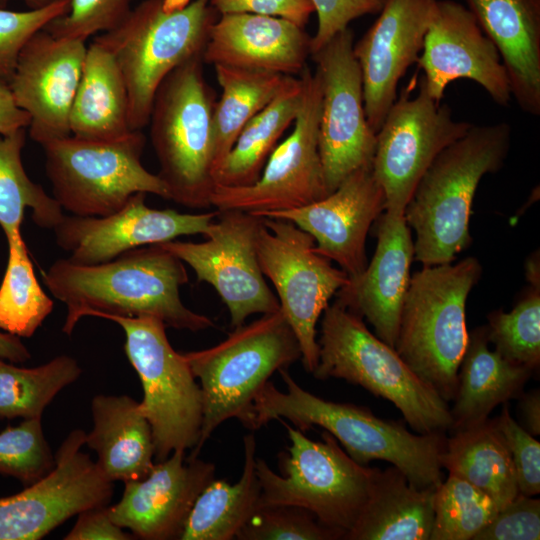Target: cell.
Masks as SVG:
<instances>
[{"label": "cell", "instance_id": "obj_1", "mask_svg": "<svg viewBox=\"0 0 540 540\" xmlns=\"http://www.w3.org/2000/svg\"><path fill=\"white\" fill-rule=\"evenodd\" d=\"M43 278L51 294L66 305L62 331L67 335L84 316L153 317L166 327L194 332L215 326L183 304L180 288L188 282L186 268L160 244L95 265L59 259Z\"/></svg>", "mask_w": 540, "mask_h": 540}, {"label": "cell", "instance_id": "obj_2", "mask_svg": "<svg viewBox=\"0 0 540 540\" xmlns=\"http://www.w3.org/2000/svg\"><path fill=\"white\" fill-rule=\"evenodd\" d=\"M279 373L286 391L267 381L257 392L246 428L257 430L271 420L285 418L305 432L324 428L357 463L384 460L398 468L415 486L437 488L443 481L439 457L444 433H411L404 425L375 416L368 408L332 402L300 387L287 369Z\"/></svg>", "mask_w": 540, "mask_h": 540}, {"label": "cell", "instance_id": "obj_3", "mask_svg": "<svg viewBox=\"0 0 540 540\" xmlns=\"http://www.w3.org/2000/svg\"><path fill=\"white\" fill-rule=\"evenodd\" d=\"M506 122L472 125L425 171L404 209L415 231L414 259L423 266L451 263L472 241L469 222L477 187L499 171L511 145Z\"/></svg>", "mask_w": 540, "mask_h": 540}, {"label": "cell", "instance_id": "obj_4", "mask_svg": "<svg viewBox=\"0 0 540 540\" xmlns=\"http://www.w3.org/2000/svg\"><path fill=\"white\" fill-rule=\"evenodd\" d=\"M481 275L472 256L423 266L411 276L403 301L395 350L446 402L455 396L468 343L467 298Z\"/></svg>", "mask_w": 540, "mask_h": 540}, {"label": "cell", "instance_id": "obj_5", "mask_svg": "<svg viewBox=\"0 0 540 540\" xmlns=\"http://www.w3.org/2000/svg\"><path fill=\"white\" fill-rule=\"evenodd\" d=\"M315 378H339L382 397L417 433H444L452 426L448 402L419 378L395 348L366 327L339 301L322 313Z\"/></svg>", "mask_w": 540, "mask_h": 540}, {"label": "cell", "instance_id": "obj_6", "mask_svg": "<svg viewBox=\"0 0 540 540\" xmlns=\"http://www.w3.org/2000/svg\"><path fill=\"white\" fill-rule=\"evenodd\" d=\"M183 355L200 381L203 397L201 436L189 457L197 458L224 421L236 418L246 426L257 392L275 371L300 360L301 350L279 309L234 328L215 346Z\"/></svg>", "mask_w": 540, "mask_h": 540}, {"label": "cell", "instance_id": "obj_7", "mask_svg": "<svg viewBox=\"0 0 540 540\" xmlns=\"http://www.w3.org/2000/svg\"><path fill=\"white\" fill-rule=\"evenodd\" d=\"M202 55L171 71L154 96L148 124L169 200L209 208L213 178L215 96L203 74Z\"/></svg>", "mask_w": 540, "mask_h": 540}, {"label": "cell", "instance_id": "obj_8", "mask_svg": "<svg viewBox=\"0 0 540 540\" xmlns=\"http://www.w3.org/2000/svg\"><path fill=\"white\" fill-rule=\"evenodd\" d=\"M218 13L209 0H193L167 12L163 0H144L111 31L96 36L114 54L129 99V125H148L156 91L165 77L203 54Z\"/></svg>", "mask_w": 540, "mask_h": 540}, {"label": "cell", "instance_id": "obj_9", "mask_svg": "<svg viewBox=\"0 0 540 540\" xmlns=\"http://www.w3.org/2000/svg\"><path fill=\"white\" fill-rule=\"evenodd\" d=\"M277 420L287 430L291 445L288 453L279 457L282 475L256 458L259 507H302L344 539L368 499L377 468L355 462L327 431L321 441H314L282 419Z\"/></svg>", "mask_w": 540, "mask_h": 540}, {"label": "cell", "instance_id": "obj_10", "mask_svg": "<svg viewBox=\"0 0 540 540\" xmlns=\"http://www.w3.org/2000/svg\"><path fill=\"white\" fill-rule=\"evenodd\" d=\"M41 146L53 197L73 215L112 214L140 192L169 200L166 184L141 162L145 146L141 130L111 140L70 135Z\"/></svg>", "mask_w": 540, "mask_h": 540}, {"label": "cell", "instance_id": "obj_11", "mask_svg": "<svg viewBox=\"0 0 540 540\" xmlns=\"http://www.w3.org/2000/svg\"><path fill=\"white\" fill-rule=\"evenodd\" d=\"M125 333V354L144 396L140 409L150 423L155 462L175 450L194 449L201 436L203 397L185 357L176 352L166 325L153 317L107 316Z\"/></svg>", "mask_w": 540, "mask_h": 540}, {"label": "cell", "instance_id": "obj_12", "mask_svg": "<svg viewBox=\"0 0 540 540\" xmlns=\"http://www.w3.org/2000/svg\"><path fill=\"white\" fill-rule=\"evenodd\" d=\"M315 246L314 238L294 223L263 216L257 244L259 265L277 292L280 309L298 340L300 360L310 373L319 359L317 322L349 280Z\"/></svg>", "mask_w": 540, "mask_h": 540}, {"label": "cell", "instance_id": "obj_13", "mask_svg": "<svg viewBox=\"0 0 540 540\" xmlns=\"http://www.w3.org/2000/svg\"><path fill=\"white\" fill-rule=\"evenodd\" d=\"M299 77L303 93L293 131L274 148L254 184L215 186L211 206L217 210L263 216L304 207L328 195L319 153L321 80L307 65Z\"/></svg>", "mask_w": 540, "mask_h": 540}, {"label": "cell", "instance_id": "obj_14", "mask_svg": "<svg viewBox=\"0 0 540 540\" xmlns=\"http://www.w3.org/2000/svg\"><path fill=\"white\" fill-rule=\"evenodd\" d=\"M263 216L248 212L219 211L203 242L160 243L187 263L197 280L210 284L228 308L231 326L244 324L252 314L280 309L277 296L265 281L257 254Z\"/></svg>", "mask_w": 540, "mask_h": 540}, {"label": "cell", "instance_id": "obj_15", "mask_svg": "<svg viewBox=\"0 0 540 540\" xmlns=\"http://www.w3.org/2000/svg\"><path fill=\"white\" fill-rule=\"evenodd\" d=\"M472 125L455 120L451 108L432 98L421 79L414 98L404 90L376 133L372 170L385 194V211L404 212L433 160Z\"/></svg>", "mask_w": 540, "mask_h": 540}, {"label": "cell", "instance_id": "obj_16", "mask_svg": "<svg viewBox=\"0 0 540 540\" xmlns=\"http://www.w3.org/2000/svg\"><path fill=\"white\" fill-rule=\"evenodd\" d=\"M348 27L311 54L321 80L319 153L331 194L351 173L372 165L376 133L364 109L362 74Z\"/></svg>", "mask_w": 540, "mask_h": 540}, {"label": "cell", "instance_id": "obj_17", "mask_svg": "<svg viewBox=\"0 0 540 540\" xmlns=\"http://www.w3.org/2000/svg\"><path fill=\"white\" fill-rule=\"evenodd\" d=\"M86 433H69L55 454L54 468L18 494L0 498V540H38L80 512L106 506L112 481L81 451Z\"/></svg>", "mask_w": 540, "mask_h": 540}, {"label": "cell", "instance_id": "obj_18", "mask_svg": "<svg viewBox=\"0 0 540 540\" xmlns=\"http://www.w3.org/2000/svg\"><path fill=\"white\" fill-rule=\"evenodd\" d=\"M417 63L423 71L421 81L438 102L457 79L473 80L498 105L506 106L512 98L496 45L459 2L437 0Z\"/></svg>", "mask_w": 540, "mask_h": 540}, {"label": "cell", "instance_id": "obj_19", "mask_svg": "<svg viewBox=\"0 0 540 540\" xmlns=\"http://www.w3.org/2000/svg\"><path fill=\"white\" fill-rule=\"evenodd\" d=\"M145 197L146 193H136L106 216H64L53 229L58 246L75 264H101L139 247L203 235L218 214L217 209L201 214L153 209Z\"/></svg>", "mask_w": 540, "mask_h": 540}, {"label": "cell", "instance_id": "obj_20", "mask_svg": "<svg viewBox=\"0 0 540 540\" xmlns=\"http://www.w3.org/2000/svg\"><path fill=\"white\" fill-rule=\"evenodd\" d=\"M86 51L85 40L56 38L42 29L20 52L8 86L30 117L29 135L35 142L71 135L69 114Z\"/></svg>", "mask_w": 540, "mask_h": 540}, {"label": "cell", "instance_id": "obj_21", "mask_svg": "<svg viewBox=\"0 0 540 540\" xmlns=\"http://www.w3.org/2000/svg\"><path fill=\"white\" fill-rule=\"evenodd\" d=\"M436 2L384 0L376 21L353 46L366 118L375 133L397 99L400 79L419 58Z\"/></svg>", "mask_w": 540, "mask_h": 540}, {"label": "cell", "instance_id": "obj_22", "mask_svg": "<svg viewBox=\"0 0 540 540\" xmlns=\"http://www.w3.org/2000/svg\"><path fill=\"white\" fill-rule=\"evenodd\" d=\"M385 208L384 191L372 165H368L351 173L321 200L263 216L288 220L310 234L316 250L351 278L361 274L368 264L367 234Z\"/></svg>", "mask_w": 540, "mask_h": 540}, {"label": "cell", "instance_id": "obj_23", "mask_svg": "<svg viewBox=\"0 0 540 540\" xmlns=\"http://www.w3.org/2000/svg\"><path fill=\"white\" fill-rule=\"evenodd\" d=\"M214 478L213 463L175 450L145 478L125 482L121 499L108 506L109 516L135 538L180 539L197 497Z\"/></svg>", "mask_w": 540, "mask_h": 540}, {"label": "cell", "instance_id": "obj_24", "mask_svg": "<svg viewBox=\"0 0 540 540\" xmlns=\"http://www.w3.org/2000/svg\"><path fill=\"white\" fill-rule=\"evenodd\" d=\"M377 245L365 270L337 293L336 300L374 328L395 348L400 314L410 282L414 241L404 212L384 211L378 218Z\"/></svg>", "mask_w": 540, "mask_h": 540}, {"label": "cell", "instance_id": "obj_25", "mask_svg": "<svg viewBox=\"0 0 540 540\" xmlns=\"http://www.w3.org/2000/svg\"><path fill=\"white\" fill-rule=\"evenodd\" d=\"M303 27L274 16L223 14L211 27L202 59L212 65L299 75L311 56Z\"/></svg>", "mask_w": 540, "mask_h": 540}, {"label": "cell", "instance_id": "obj_26", "mask_svg": "<svg viewBox=\"0 0 540 540\" xmlns=\"http://www.w3.org/2000/svg\"><path fill=\"white\" fill-rule=\"evenodd\" d=\"M496 45L511 94L524 112L540 115V0H466Z\"/></svg>", "mask_w": 540, "mask_h": 540}, {"label": "cell", "instance_id": "obj_27", "mask_svg": "<svg viewBox=\"0 0 540 540\" xmlns=\"http://www.w3.org/2000/svg\"><path fill=\"white\" fill-rule=\"evenodd\" d=\"M93 427L85 444L97 454L96 464L110 481L145 478L154 462L150 423L140 403L127 396L96 395L91 401Z\"/></svg>", "mask_w": 540, "mask_h": 540}, {"label": "cell", "instance_id": "obj_28", "mask_svg": "<svg viewBox=\"0 0 540 540\" xmlns=\"http://www.w3.org/2000/svg\"><path fill=\"white\" fill-rule=\"evenodd\" d=\"M488 343L486 327L469 333L450 409L454 431L487 420L496 406L519 397L533 373L490 350Z\"/></svg>", "mask_w": 540, "mask_h": 540}, {"label": "cell", "instance_id": "obj_29", "mask_svg": "<svg viewBox=\"0 0 540 540\" xmlns=\"http://www.w3.org/2000/svg\"><path fill=\"white\" fill-rule=\"evenodd\" d=\"M436 488L413 485L395 466L377 468L368 499L345 540H429Z\"/></svg>", "mask_w": 540, "mask_h": 540}, {"label": "cell", "instance_id": "obj_30", "mask_svg": "<svg viewBox=\"0 0 540 540\" xmlns=\"http://www.w3.org/2000/svg\"><path fill=\"white\" fill-rule=\"evenodd\" d=\"M69 128L71 135L92 140L116 139L132 131L122 71L113 52L97 37L87 46Z\"/></svg>", "mask_w": 540, "mask_h": 540}, {"label": "cell", "instance_id": "obj_31", "mask_svg": "<svg viewBox=\"0 0 540 540\" xmlns=\"http://www.w3.org/2000/svg\"><path fill=\"white\" fill-rule=\"evenodd\" d=\"M440 465L486 495L499 508L518 494L514 465L495 418L455 430L446 438Z\"/></svg>", "mask_w": 540, "mask_h": 540}, {"label": "cell", "instance_id": "obj_32", "mask_svg": "<svg viewBox=\"0 0 540 540\" xmlns=\"http://www.w3.org/2000/svg\"><path fill=\"white\" fill-rule=\"evenodd\" d=\"M302 93L300 77L287 75L276 97L238 135L230 152L214 173L216 186H249L260 178L277 141L295 121Z\"/></svg>", "mask_w": 540, "mask_h": 540}, {"label": "cell", "instance_id": "obj_33", "mask_svg": "<svg viewBox=\"0 0 540 540\" xmlns=\"http://www.w3.org/2000/svg\"><path fill=\"white\" fill-rule=\"evenodd\" d=\"M256 441L244 437V466L235 484L213 479L197 497L180 540H231L259 507L261 488L255 470Z\"/></svg>", "mask_w": 540, "mask_h": 540}, {"label": "cell", "instance_id": "obj_34", "mask_svg": "<svg viewBox=\"0 0 540 540\" xmlns=\"http://www.w3.org/2000/svg\"><path fill=\"white\" fill-rule=\"evenodd\" d=\"M221 97L213 110V178L245 125L279 93L287 75L214 65Z\"/></svg>", "mask_w": 540, "mask_h": 540}, {"label": "cell", "instance_id": "obj_35", "mask_svg": "<svg viewBox=\"0 0 540 540\" xmlns=\"http://www.w3.org/2000/svg\"><path fill=\"white\" fill-rule=\"evenodd\" d=\"M26 129L0 134V226L6 238L21 233L26 208L42 228L54 229L64 217L62 207L33 182L22 163Z\"/></svg>", "mask_w": 540, "mask_h": 540}, {"label": "cell", "instance_id": "obj_36", "mask_svg": "<svg viewBox=\"0 0 540 540\" xmlns=\"http://www.w3.org/2000/svg\"><path fill=\"white\" fill-rule=\"evenodd\" d=\"M81 373L77 360L67 355L33 368L17 367L0 358V418L41 417L54 397Z\"/></svg>", "mask_w": 540, "mask_h": 540}, {"label": "cell", "instance_id": "obj_37", "mask_svg": "<svg viewBox=\"0 0 540 540\" xmlns=\"http://www.w3.org/2000/svg\"><path fill=\"white\" fill-rule=\"evenodd\" d=\"M9 255L0 285V330L31 337L54 303L39 284L21 233L7 238Z\"/></svg>", "mask_w": 540, "mask_h": 540}, {"label": "cell", "instance_id": "obj_38", "mask_svg": "<svg viewBox=\"0 0 540 540\" xmlns=\"http://www.w3.org/2000/svg\"><path fill=\"white\" fill-rule=\"evenodd\" d=\"M500 508L485 493L448 474L437 486L429 540H473Z\"/></svg>", "mask_w": 540, "mask_h": 540}, {"label": "cell", "instance_id": "obj_39", "mask_svg": "<svg viewBox=\"0 0 540 540\" xmlns=\"http://www.w3.org/2000/svg\"><path fill=\"white\" fill-rule=\"evenodd\" d=\"M489 342L505 359L533 372L540 364V284L529 290L509 311L494 310L486 326Z\"/></svg>", "mask_w": 540, "mask_h": 540}, {"label": "cell", "instance_id": "obj_40", "mask_svg": "<svg viewBox=\"0 0 540 540\" xmlns=\"http://www.w3.org/2000/svg\"><path fill=\"white\" fill-rule=\"evenodd\" d=\"M55 466L45 439L41 417L24 419L18 426H7L0 433V473L31 485Z\"/></svg>", "mask_w": 540, "mask_h": 540}, {"label": "cell", "instance_id": "obj_41", "mask_svg": "<svg viewBox=\"0 0 540 540\" xmlns=\"http://www.w3.org/2000/svg\"><path fill=\"white\" fill-rule=\"evenodd\" d=\"M239 540H338L310 511L291 505L260 506L237 533Z\"/></svg>", "mask_w": 540, "mask_h": 540}, {"label": "cell", "instance_id": "obj_42", "mask_svg": "<svg viewBox=\"0 0 540 540\" xmlns=\"http://www.w3.org/2000/svg\"><path fill=\"white\" fill-rule=\"evenodd\" d=\"M70 0H55L26 11L0 8V80L10 81L18 57L30 38L52 20L63 16Z\"/></svg>", "mask_w": 540, "mask_h": 540}, {"label": "cell", "instance_id": "obj_43", "mask_svg": "<svg viewBox=\"0 0 540 540\" xmlns=\"http://www.w3.org/2000/svg\"><path fill=\"white\" fill-rule=\"evenodd\" d=\"M133 0H70L68 11L43 29L56 38L85 40L116 28L131 11Z\"/></svg>", "mask_w": 540, "mask_h": 540}, {"label": "cell", "instance_id": "obj_44", "mask_svg": "<svg viewBox=\"0 0 540 540\" xmlns=\"http://www.w3.org/2000/svg\"><path fill=\"white\" fill-rule=\"evenodd\" d=\"M496 424L509 450L517 478L518 491L526 496L540 492V442L511 416L504 403Z\"/></svg>", "mask_w": 540, "mask_h": 540}, {"label": "cell", "instance_id": "obj_45", "mask_svg": "<svg viewBox=\"0 0 540 540\" xmlns=\"http://www.w3.org/2000/svg\"><path fill=\"white\" fill-rule=\"evenodd\" d=\"M540 538V500L518 494L498 510L473 540H538Z\"/></svg>", "mask_w": 540, "mask_h": 540}, {"label": "cell", "instance_id": "obj_46", "mask_svg": "<svg viewBox=\"0 0 540 540\" xmlns=\"http://www.w3.org/2000/svg\"><path fill=\"white\" fill-rule=\"evenodd\" d=\"M318 17V26L311 39V54L340 31L348 28L351 21L369 14H378L384 0H311Z\"/></svg>", "mask_w": 540, "mask_h": 540}, {"label": "cell", "instance_id": "obj_47", "mask_svg": "<svg viewBox=\"0 0 540 540\" xmlns=\"http://www.w3.org/2000/svg\"><path fill=\"white\" fill-rule=\"evenodd\" d=\"M218 14L251 13L274 16L305 27L315 12L311 0H209Z\"/></svg>", "mask_w": 540, "mask_h": 540}, {"label": "cell", "instance_id": "obj_48", "mask_svg": "<svg viewBox=\"0 0 540 540\" xmlns=\"http://www.w3.org/2000/svg\"><path fill=\"white\" fill-rule=\"evenodd\" d=\"M135 538L115 524L109 516L108 505L86 509L78 514L77 521L65 540H130Z\"/></svg>", "mask_w": 540, "mask_h": 540}, {"label": "cell", "instance_id": "obj_49", "mask_svg": "<svg viewBox=\"0 0 540 540\" xmlns=\"http://www.w3.org/2000/svg\"><path fill=\"white\" fill-rule=\"evenodd\" d=\"M29 124V115L16 105L8 84L0 80V134L26 129Z\"/></svg>", "mask_w": 540, "mask_h": 540}, {"label": "cell", "instance_id": "obj_50", "mask_svg": "<svg viewBox=\"0 0 540 540\" xmlns=\"http://www.w3.org/2000/svg\"><path fill=\"white\" fill-rule=\"evenodd\" d=\"M519 409L523 420L521 425L533 436L540 434V392L538 389L520 396Z\"/></svg>", "mask_w": 540, "mask_h": 540}, {"label": "cell", "instance_id": "obj_51", "mask_svg": "<svg viewBox=\"0 0 540 540\" xmlns=\"http://www.w3.org/2000/svg\"><path fill=\"white\" fill-rule=\"evenodd\" d=\"M30 357V352L17 336L0 332V358L18 363Z\"/></svg>", "mask_w": 540, "mask_h": 540}, {"label": "cell", "instance_id": "obj_52", "mask_svg": "<svg viewBox=\"0 0 540 540\" xmlns=\"http://www.w3.org/2000/svg\"><path fill=\"white\" fill-rule=\"evenodd\" d=\"M527 280L530 284H540L539 279V261L533 256L529 259L526 267Z\"/></svg>", "mask_w": 540, "mask_h": 540}, {"label": "cell", "instance_id": "obj_53", "mask_svg": "<svg viewBox=\"0 0 540 540\" xmlns=\"http://www.w3.org/2000/svg\"><path fill=\"white\" fill-rule=\"evenodd\" d=\"M191 0H163V9L167 12L185 7Z\"/></svg>", "mask_w": 540, "mask_h": 540}, {"label": "cell", "instance_id": "obj_54", "mask_svg": "<svg viewBox=\"0 0 540 540\" xmlns=\"http://www.w3.org/2000/svg\"><path fill=\"white\" fill-rule=\"evenodd\" d=\"M9 1L10 0H0V8H4ZM21 1L25 2L26 5L30 9L38 8L52 2V0H21Z\"/></svg>", "mask_w": 540, "mask_h": 540}, {"label": "cell", "instance_id": "obj_55", "mask_svg": "<svg viewBox=\"0 0 540 540\" xmlns=\"http://www.w3.org/2000/svg\"><path fill=\"white\" fill-rule=\"evenodd\" d=\"M52 1H55V0H52Z\"/></svg>", "mask_w": 540, "mask_h": 540}]
</instances>
